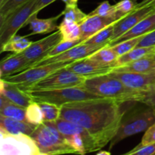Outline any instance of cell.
Returning a JSON list of instances; mask_svg holds the SVG:
<instances>
[{
    "label": "cell",
    "mask_w": 155,
    "mask_h": 155,
    "mask_svg": "<svg viewBox=\"0 0 155 155\" xmlns=\"http://www.w3.org/2000/svg\"><path fill=\"white\" fill-rule=\"evenodd\" d=\"M123 103L101 98L64 104L61 118L86 129L100 149L111 142L119 130L125 111Z\"/></svg>",
    "instance_id": "obj_1"
},
{
    "label": "cell",
    "mask_w": 155,
    "mask_h": 155,
    "mask_svg": "<svg viewBox=\"0 0 155 155\" xmlns=\"http://www.w3.org/2000/svg\"><path fill=\"white\" fill-rule=\"evenodd\" d=\"M82 87L101 98L121 103L140 102L145 93L127 87L119 79L108 74L86 78Z\"/></svg>",
    "instance_id": "obj_2"
},
{
    "label": "cell",
    "mask_w": 155,
    "mask_h": 155,
    "mask_svg": "<svg viewBox=\"0 0 155 155\" xmlns=\"http://www.w3.org/2000/svg\"><path fill=\"white\" fill-rule=\"evenodd\" d=\"M42 155L77 154L66 138L58 130L54 122H43L31 135Z\"/></svg>",
    "instance_id": "obj_3"
},
{
    "label": "cell",
    "mask_w": 155,
    "mask_h": 155,
    "mask_svg": "<svg viewBox=\"0 0 155 155\" xmlns=\"http://www.w3.org/2000/svg\"><path fill=\"white\" fill-rule=\"evenodd\" d=\"M155 122V109L144 104L124 113L119 130L110 142V148L120 141L145 132Z\"/></svg>",
    "instance_id": "obj_4"
},
{
    "label": "cell",
    "mask_w": 155,
    "mask_h": 155,
    "mask_svg": "<svg viewBox=\"0 0 155 155\" xmlns=\"http://www.w3.org/2000/svg\"><path fill=\"white\" fill-rule=\"evenodd\" d=\"M33 101L47 102L62 107L64 104L89 99L101 98L82 86L69 87L54 90H29L26 91Z\"/></svg>",
    "instance_id": "obj_5"
},
{
    "label": "cell",
    "mask_w": 155,
    "mask_h": 155,
    "mask_svg": "<svg viewBox=\"0 0 155 155\" xmlns=\"http://www.w3.org/2000/svg\"><path fill=\"white\" fill-rule=\"evenodd\" d=\"M37 0H30L14 11L0 24V48L16 36L18 30L37 17L36 12Z\"/></svg>",
    "instance_id": "obj_6"
},
{
    "label": "cell",
    "mask_w": 155,
    "mask_h": 155,
    "mask_svg": "<svg viewBox=\"0 0 155 155\" xmlns=\"http://www.w3.org/2000/svg\"><path fill=\"white\" fill-rule=\"evenodd\" d=\"M72 63L73 62H59L49 64L36 65L23 72L10 76L2 80L14 83L19 86L21 89L26 91L30 86L41 81L52 73L55 72L61 68H65Z\"/></svg>",
    "instance_id": "obj_7"
},
{
    "label": "cell",
    "mask_w": 155,
    "mask_h": 155,
    "mask_svg": "<svg viewBox=\"0 0 155 155\" xmlns=\"http://www.w3.org/2000/svg\"><path fill=\"white\" fill-rule=\"evenodd\" d=\"M33 138L25 134L0 132V155H40Z\"/></svg>",
    "instance_id": "obj_8"
},
{
    "label": "cell",
    "mask_w": 155,
    "mask_h": 155,
    "mask_svg": "<svg viewBox=\"0 0 155 155\" xmlns=\"http://www.w3.org/2000/svg\"><path fill=\"white\" fill-rule=\"evenodd\" d=\"M86 78L78 75L65 68H61L30 86L27 90H54L69 87L82 86Z\"/></svg>",
    "instance_id": "obj_9"
},
{
    "label": "cell",
    "mask_w": 155,
    "mask_h": 155,
    "mask_svg": "<svg viewBox=\"0 0 155 155\" xmlns=\"http://www.w3.org/2000/svg\"><path fill=\"white\" fill-rule=\"evenodd\" d=\"M61 41L62 35L58 30L43 39L33 42L21 54L36 65L38 62L46 57L48 52Z\"/></svg>",
    "instance_id": "obj_10"
},
{
    "label": "cell",
    "mask_w": 155,
    "mask_h": 155,
    "mask_svg": "<svg viewBox=\"0 0 155 155\" xmlns=\"http://www.w3.org/2000/svg\"><path fill=\"white\" fill-rule=\"evenodd\" d=\"M108 74L119 79L127 87L139 92H146L155 86V73L139 74L110 71Z\"/></svg>",
    "instance_id": "obj_11"
},
{
    "label": "cell",
    "mask_w": 155,
    "mask_h": 155,
    "mask_svg": "<svg viewBox=\"0 0 155 155\" xmlns=\"http://www.w3.org/2000/svg\"><path fill=\"white\" fill-rule=\"evenodd\" d=\"M98 49L100 48L82 42L61 54L53 57L43 58L38 62L36 65L49 64L59 63V62H75L81 59L86 58Z\"/></svg>",
    "instance_id": "obj_12"
},
{
    "label": "cell",
    "mask_w": 155,
    "mask_h": 155,
    "mask_svg": "<svg viewBox=\"0 0 155 155\" xmlns=\"http://www.w3.org/2000/svg\"><path fill=\"white\" fill-rule=\"evenodd\" d=\"M66 68L85 78L107 74L113 70L112 67L106 66L89 58L73 62L68 65Z\"/></svg>",
    "instance_id": "obj_13"
},
{
    "label": "cell",
    "mask_w": 155,
    "mask_h": 155,
    "mask_svg": "<svg viewBox=\"0 0 155 155\" xmlns=\"http://www.w3.org/2000/svg\"><path fill=\"white\" fill-rule=\"evenodd\" d=\"M33 66L34 63L27 60L21 53H13L0 62V78L19 74Z\"/></svg>",
    "instance_id": "obj_14"
},
{
    "label": "cell",
    "mask_w": 155,
    "mask_h": 155,
    "mask_svg": "<svg viewBox=\"0 0 155 155\" xmlns=\"http://www.w3.org/2000/svg\"><path fill=\"white\" fill-rule=\"evenodd\" d=\"M117 20L113 17H101L98 15H89L83 23L80 24L81 30V39L87 40L106 27L117 23Z\"/></svg>",
    "instance_id": "obj_15"
},
{
    "label": "cell",
    "mask_w": 155,
    "mask_h": 155,
    "mask_svg": "<svg viewBox=\"0 0 155 155\" xmlns=\"http://www.w3.org/2000/svg\"><path fill=\"white\" fill-rule=\"evenodd\" d=\"M0 83V94L4 95L12 102L27 108L29 104L33 101L30 95L17 85L5 81L2 79H1Z\"/></svg>",
    "instance_id": "obj_16"
},
{
    "label": "cell",
    "mask_w": 155,
    "mask_h": 155,
    "mask_svg": "<svg viewBox=\"0 0 155 155\" xmlns=\"http://www.w3.org/2000/svg\"><path fill=\"white\" fill-rule=\"evenodd\" d=\"M155 30V13L151 14L149 16L146 17L143 20L138 23L134 27L129 30L128 32L121 36L120 37L117 38L115 40L111 41L109 44V46L117 44L123 41L127 40V39H132V38H136L138 36H142L151 32Z\"/></svg>",
    "instance_id": "obj_17"
},
{
    "label": "cell",
    "mask_w": 155,
    "mask_h": 155,
    "mask_svg": "<svg viewBox=\"0 0 155 155\" xmlns=\"http://www.w3.org/2000/svg\"><path fill=\"white\" fill-rule=\"evenodd\" d=\"M36 128V126L32 125L27 121L0 116V132L12 135L25 134L30 136Z\"/></svg>",
    "instance_id": "obj_18"
},
{
    "label": "cell",
    "mask_w": 155,
    "mask_h": 155,
    "mask_svg": "<svg viewBox=\"0 0 155 155\" xmlns=\"http://www.w3.org/2000/svg\"><path fill=\"white\" fill-rule=\"evenodd\" d=\"M112 71L153 74L155 73V56L143 58L123 66L114 68Z\"/></svg>",
    "instance_id": "obj_19"
},
{
    "label": "cell",
    "mask_w": 155,
    "mask_h": 155,
    "mask_svg": "<svg viewBox=\"0 0 155 155\" xmlns=\"http://www.w3.org/2000/svg\"><path fill=\"white\" fill-rule=\"evenodd\" d=\"M62 15V13H61L55 17L45 19H39L37 17L34 18L29 24L30 29L31 30V33L30 35L46 34L54 32V30L58 27L57 21Z\"/></svg>",
    "instance_id": "obj_20"
},
{
    "label": "cell",
    "mask_w": 155,
    "mask_h": 155,
    "mask_svg": "<svg viewBox=\"0 0 155 155\" xmlns=\"http://www.w3.org/2000/svg\"><path fill=\"white\" fill-rule=\"evenodd\" d=\"M0 116L18 120H26V108L9 101L0 94Z\"/></svg>",
    "instance_id": "obj_21"
},
{
    "label": "cell",
    "mask_w": 155,
    "mask_h": 155,
    "mask_svg": "<svg viewBox=\"0 0 155 155\" xmlns=\"http://www.w3.org/2000/svg\"><path fill=\"white\" fill-rule=\"evenodd\" d=\"M151 56H155V46L136 47L124 55L120 56L117 60L114 68L123 66L130 62Z\"/></svg>",
    "instance_id": "obj_22"
},
{
    "label": "cell",
    "mask_w": 155,
    "mask_h": 155,
    "mask_svg": "<svg viewBox=\"0 0 155 155\" xmlns=\"http://www.w3.org/2000/svg\"><path fill=\"white\" fill-rule=\"evenodd\" d=\"M116 23L109 25L104 28L103 30H100L95 35L91 36L87 40L84 41V43L87 45H92L93 47L101 48L104 46H107L110 44L111 40L114 38V26Z\"/></svg>",
    "instance_id": "obj_23"
},
{
    "label": "cell",
    "mask_w": 155,
    "mask_h": 155,
    "mask_svg": "<svg viewBox=\"0 0 155 155\" xmlns=\"http://www.w3.org/2000/svg\"><path fill=\"white\" fill-rule=\"evenodd\" d=\"M58 30L62 35V41H77L81 39L80 26L77 23L64 19L58 25Z\"/></svg>",
    "instance_id": "obj_24"
},
{
    "label": "cell",
    "mask_w": 155,
    "mask_h": 155,
    "mask_svg": "<svg viewBox=\"0 0 155 155\" xmlns=\"http://www.w3.org/2000/svg\"><path fill=\"white\" fill-rule=\"evenodd\" d=\"M88 58L92 60L96 61L106 66H110L114 68L119 56L114 51L111 46L107 45V46H104L98 49V51H95V53L91 54Z\"/></svg>",
    "instance_id": "obj_25"
},
{
    "label": "cell",
    "mask_w": 155,
    "mask_h": 155,
    "mask_svg": "<svg viewBox=\"0 0 155 155\" xmlns=\"http://www.w3.org/2000/svg\"><path fill=\"white\" fill-rule=\"evenodd\" d=\"M33 42L27 39L24 36H15L12 37L7 43L5 44L0 50L1 52L3 51H12L13 53H21L24 50L27 49Z\"/></svg>",
    "instance_id": "obj_26"
},
{
    "label": "cell",
    "mask_w": 155,
    "mask_h": 155,
    "mask_svg": "<svg viewBox=\"0 0 155 155\" xmlns=\"http://www.w3.org/2000/svg\"><path fill=\"white\" fill-rule=\"evenodd\" d=\"M26 120L36 127L44 122L43 114L39 103L32 101L26 108Z\"/></svg>",
    "instance_id": "obj_27"
},
{
    "label": "cell",
    "mask_w": 155,
    "mask_h": 155,
    "mask_svg": "<svg viewBox=\"0 0 155 155\" xmlns=\"http://www.w3.org/2000/svg\"><path fill=\"white\" fill-rule=\"evenodd\" d=\"M44 117V122H55L61 117V107L47 102H39Z\"/></svg>",
    "instance_id": "obj_28"
},
{
    "label": "cell",
    "mask_w": 155,
    "mask_h": 155,
    "mask_svg": "<svg viewBox=\"0 0 155 155\" xmlns=\"http://www.w3.org/2000/svg\"><path fill=\"white\" fill-rule=\"evenodd\" d=\"M30 0H5L0 5V24L15 10Z\"/></svg>",
    "instance_id": "obj_29"
},
{
    "label": "cell",
    "mask_w": 155,
    "mask_h": 155,
    "mask_svg": "<svg viewBox=\"0 0 155 155\" xmlns=\"http://www.w3.org/2000/svg\"><path fill=\"white\" fill-rule=\"evenodd\" d=\"M62 15H64V19L69 20L80 24L85 21L88 17V15L85 14L77 5H76L65 6L64 10L62 12Z\"/></svg>",
    "instance_id": "obj_30"
},
{
    "label": "cell",
    "mask_w": 155,
    "mask_h": 155,
    "mask_svg": "<svg viewBox=\"0 0 155 155\" xmlns=\"http://www.w3.org/2000/svg\"><path fill=\"white\" fill-rule=\"evenodd\" d=\"M142 36H138L136 38H132V39H127V40L123 41V42H119L117 44H115V45H112V48L114 49V51L117 53L118 56L124 55L126 53L129 52L131 50H133V48H136L139 45V42L142 40Z\"/></svg>",
    "instance_id": "obj_31"
},
{
    "label": "cell",
    "mask_w": 155,
    "mask_h": 155,
    "mask_svg": "<svg viewBox=\"0 0 155 155\" xmlns=\"http://www.w3.org/2000/svg\"><path fill=\"white\" fill-rule=\"evenodd\" d=\"M137 3H135L133 0H121L115 5V18L120 21L122 18L131 13L136 8Z\"/></svg>",
    "instance_id": "obj_32"
},
{
    "label": "cell",
    "mask_w": 155,
    "mask_h": 155,
    "mask_svg": "<svg viewBox=\"0 0 155 155\" xmlns=\"http://www.w3.org/2000/svg\"><path fill=\"white\" fill-rule=\"evenodd\" d=\"M115 13H116L115 5H110L108 1H104L102 2L95 10L89 13V15H92H92H98V16L101 17H113V18H115Z\"/></svg>",
    "instance_id": "obj_33"
},
{
    "label": "cell",
    "mask_w": 155,
    "mask_h": 155,
    "mask_svg": "<svg viewBox=\"0 0 155 155\" xmlns=\"http://www.w3.org/2000/svg\"><path fill=\"white\" fill-rule=\"evenodd\" d=\"M82 42H83V41L82 39H79V40L77 41H70V42H68V41H61V42H59L57 45H55L48 52V55L45 58L53 57V56H56L58 54H61V53L68 51L70 48H73V47L76 46V45H79V44L82 43Z\"/></svg>",
    "instance_id": "obj_34"
},
{
    "label": "cell",
    "mask_w": 155,
    "mask_h": 155,
    "mask_svg": "<svg viewBox=\"0 0 155 155\" xmlns=\"http://www.w3.org/2000/svg\"><path fill=\"white\" fill-rule=\"evenodd\" d=\"M128 155H155V143L145 146L137 145L132 151L126 153Z\"/></svg>",
    "instance_id": "obj_35"
},
{
    "label": "cell",
    "mask_w": 155,
    "mask_h": 155,
    "mask_svg": "<svg viewBox=\"0 0 155 155\" xmlns=\"http://www.w3.org/2000/svg\"><path fill=\"white\" fill-rule=\"evenodd\" d=\"M155 143V122L148 130L145 131L143 136L142 142L139 144V146H145V145H151Z\"/></svg>",
    "instance_id": "obj_36"
},
{
    "label": "cell",
    "mask_w": 155,
    "mask_h": 155,
    "mask_svg": "<svg viewBox=\"0 0 155 155\" xmlns=\"http://www.w3.org/2000/svg\"><path fill=\"white\" fill-rule=\"evenodd\" d=\"M140 102L155 109V86L146 92Z\"/></svg>",
    "instance_id": "obj_37"
},
{
    "label": "cell",
    "mask_w": 155,
    "mask_h": 155,
    "mask_svg": "<svg viewBox=\"0 0 155 155\" xmlns=\"http://www.w3.org/2000/svg\"><path fill=\"white\" fill-rule=\"evenodd\" d=\"M155 46V30L145 35L137 47Z\"/></svg>",
    "instance_id": "obj_38"
},
{
    "label": "cell",
    "mask_w": 155,
    "mask_h": 155,
    "mask_svg": "<svg viewBox=\"0 0 155 155\" xmlns=\"http://www.w3.org/2000/svg\"><path fill=\"white\" fill-rule=\"evenodd\" d=\"M56 0H37L36 6V12L39 13L42 9L45 8L46 6L49 5L52 2H55Z\"/></svg>",
    "instance_id": "obj_39"
},
{
    "label": "cell",
    "mask_w": 155,
    "mask_h": 155,
    "mask_svg": "<svg viewBox=\"0 0 155 155\" xmlns=\"http://www.w3.org/2000/svg\"><path fill=\"white\" fill-rule=\"evenodd\" d=\"M63 2L65 3V5L68 6L70 5H76L78 4L79 0H61Z\"/></svg>",
    "instance_id": "obj_40"
},
{
    "label": "cell",
    "mask_w": 155,
    "mask_h": 155,
    "mask_svg": "<svg viewBox=\"0 0 155 155\" xmlns=\"http://www.w3.org/2000/svg\"><path fill=\"white\" fill-rule=\"evenodd\" d=\"M96 155H110V153L109 151H99Z\"/></svg>",
    "instance_id": "obj_41"
},
{
    "label": "cell",
    "mask_w": 155,
    "mask_h": 155,
    "mask_svg": "<svg viewBox=\"0 0 155 155\" xmlns=\"http://www.w3.org/2000/svg\"><path fill=\"white\" fill-rule=\"evenodd\" d=\"M154 1V0H142V2H151Z\"/></svg>",
    "instance_id": "obj_42"
},
{
    "label": "cell",
    "mask_w": 155,
    "mask_h": 155,
    "mask_svg": "<svg viewBox=\"0 0 155 155\" xmlns=\"http://www.w3.org/2000/svg\"><path fill=\"white\" fill-rule=\"evenodd\" d=\"M5 0H0V5L2 4V3H3V2H4Z\"/></svg>",
    "instance_id": "obj_43"
},
{
    "label": "cell",
    "mask_w": 155,
    "mask_h": 155,
    "mask_svg": "<svg viewBox=\"0 0 155 155\" xmlns=\"http://www.w3.org/2000/svg\"><path fill=\"white\" fill-rule=\"evenodd\" d=\"M123 155H128V154H123Z\"/></svg>",
    "instance_id": "obj_44"
}]
</instances>
